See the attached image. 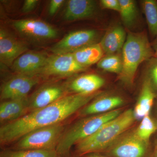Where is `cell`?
Instances as JSON below:
<instances>
[{
	"label": "cell",
	"mask_w": 157,
	"mask_h": 157,
	"mask_svg": "<svg viewBox=\"0 0 157 157\" xmlns=\"http://www.w3.org/2000/svg\"><path fill=\"white\" fill-rule=\"evenodd\" d=\"M76 62L87 68L91 65L98 63L103 57L104 52L100 43L88 45L71 53Z\"/></svg>",
	"instance_id": "ffe728a7"
},
{
	"label": "cell",
	"mask_w": 157,
	"mask_h": 157,
	"mask_svg": "<svg viewBox=\"0 0 157 157\" xmlns=\"http://www.w3.org/2000/svg\"><path fill=\"white\" fill-rule=\"evenodd\" d=\"M156 115L157 116V104L156 105Z\"/></svg>",
	"instance_id": "d6a6232c"
},
{
	"label": "cell",
	"mask_w": 157,
	"mask_h": 157,
	"mask_svg": "<svg viewBox=\"0 0 157 157\" xmlns=\"http://www.w3.org/2000/svg\"><path fill=\"white\" fill-rule=\"evenodd\" d=\"M64 2V0H52L48 9V13L50 15H54Z\"/></svg>",
	"instance_id": "83f0119b"
},
{
	"label": "cell",
	"mask_w": 157,
	"mask_h": 157,
	"mask_svg": "<svg viewBox=\"0 0 157 157\" xmlns=\"http://www.w3.org/2000/svg\"><path fill=\"white\" fill-rule=\"evenodd\" d=\"M48 56L43 52H26L14 61L11 68L19 75L38 76Z\"/></svg>",
	"instance_id": "7c38bea8"
},
{
	"label": "cell",
	"mask_w": 157,
	"mask_h": 157,
	"mask_svg": "<svg viewBox=\"0 0 157 157\" xmlns=\"http://www.w3.org/2000/svg\"><path fill=\"white\" fill-rule=\"evenodd\" d=\"M88 95L71 94L43 108L31 111L17 120L2 125L0 128L1 145L12 144L29 132L61 123L101 94Z\"/></svg>",
	"instance_id": "6da1fadb"
},
{
	"label": "cell",
	"mask_w": 157,
	"mask_h": 157,
	"mask_svg": "<svg viewBox=\"0 0 157 157\" xmlns=\"http://www.w3.org/2000/svg\"><path fill=\"white\" fill-rule=\"evenodd\" d=\"M123 68L118 78L125 85L131 87L139 65L155 56L151 43L146 33L129 32L121 52Z\"/></svg>",
	"instance_id": "3957f363"
},
{
	"label": "cell",
	"mask_w": 157,
	"mask_h": 157,
	"mask_svg": "<svg viewBox=\"0 0 157 157\" xmlns=\"http://www.w3.org/2000/svg\"><path fill=\"white\" fill-rule=\"evenodd\" d=\"M96 2L92 0H70L67 3L64 19L74 21L92 16L95 12Z\"/></svg>",
	"instance_id": "ac0fdd59"
},
{
	"label": "cell",
	"mask_w": 157,
	"mask_h": 157,
	"mask_svg": "<svg viewBox=\"0 0 157 157\" xmlns=\"http://www.w3.org/2000/svg\"><path fill=\"white\" fill-rule=\"evenodd\" d=\"M14 28L22 35L37 40H49L57 37L58 32L47 23L33 19L15 21L13 22Z\"/></svg>",
	"instance_id": "8fae6325"
},
{
	"label": "cell",
	"mask_w": 157,
	"mask_h": 157,
	"mask_svg": "<svg viewBox=\"0 0 157 157\" xmlns=\"http://www.w3.org/2000/svg\"><path fill=\"white\" fill-rule=\"evenodd\" d=\"M0 157H60L56 150H14L10 148L3 149Z\"/></svg>",
	"instance_id": "7402d4cb"
},
{
	"label": "cell",
	"mask_w": 157,
	"mask_h": 157,
	"mask_svg": "<svg viewBox=\"0 0 157 157\" xmlns=\"http://www.w3.org/2000/svg\"><path fill=\"white\" fill-rule=\"evenodd\" d=\"M65 130L62 123L36 129L15 141L10 148L14 150H56Z\"/></svg>",
	"instance_id": "5b68a950"
},
{
	"label": "cell",
	"mask_w": 157,
	"mask_h": 157,
	"mask_svg": "<svg viewBox=\"0 0 157 157\" xmlns=\"http://www.w3.org/2000/svg\"><path fill=\"white\" fill-rule=\"evenodd\" d=\"M99 34L94 29H82L71 32L50 48L53 54L72 53L82 48L98 43Z\"/></svg>",
	"instance_id": "52a82bcc"
},
{
	"label": "cell",
	"mask_w": 157,
	"mask_h": 157,
	"mask_svg": "<svg viewBox=\"0 0 157 157\" xmlns=\"http://www.w3.org/2000/svg\"><path fill=\"white\" fill-rule=\"evenodd\" d=\"M105 82L104 78L99 75L86 74L76 77L67 83L70 94L88 95L99 91Z\"/></svg>",
	"instance_id": "9a60e30c"
},
{
	"label": "cell",
	"mask_w": 157,
	"mask_h": 157,
	"mask_svg": "<svg viewBox=\"0 0 157 157\" xmlns=\"http://www.w3.org/2000/svg\"><path fill=\"white\" fill-rule=\"evenodd\" d=\"M141 5L148 26L150 34L154 39L157 36V1L144 0Z\"/></svg>",
	"instance_id": "603a6c76"
},
{
	"label": "cell",
	"mask_w": 157,
	"mask_h": 157,
	"mask_svg": "<svg viewBox=\"0 0 157 157\" xmlns=\"http://www.w3.org/2000/svg\"><path fill=\"white\" fill-rule=\"evenodd\" d=\"M133 130L138 138L147 143H149L151 135L157 129L155 121L149 115L144 117L140 121L138 126Z\"/></svg>",
	"instance_id": "d4e9b609"
},
{
	"label": "cell",
	"mask_w": 157,
	"mask_h": 157,
	"mask_svg": "<svg viewBox=\"0 0 157 157\" xmlns=\"http://www.w3.org/2000/svg\"><path fill=\"white\" fill-rule=\"evenodd\" d=\"M101 6L104 9L113 10L119 12L121 6L119 0H101Z\"/></svg>",
	"instance_id": "4316f807"
},
{
	"label": "cell",
	"mask_w": 157,
	"mask_h": 157,
	"mask_svg": "<svg viewBox=\"0 0 157 157\" xmlns=\"http://www.w3.org/2000/svg\"><path fill=\"white\" fill-rule=\"evenodd\" d=\"M97 67L104 71L116 73L119 75L121 72L123 68L121 55L117 53L106 55L98 62Z\"/></svg>",
	"instance_id": "cb8c5ba5"
},
{
	"label": "cell",
	"mask_w": 157,
	"mask_h": 157,
	"mask_svg": "<svg viewBox=\"0 0 157 157\" xmlns=\"http://www.w3.org/2000/svg\"><path fill=\"white\" fill-rule=\"evenodd\" d=\"M153 89L157 95V57L155 56L147 61L146 76Z\"/></svg>",
	"instance_id": "484cf974"
},
{
	"label": "cell",
	"mask_w": 157,
	"mask_h": 157,
	"mask_svg": "<svg viewBox=\"0 0 157 157\" xmlns=\"http://www.w3.org/2000/svg\"><path fill=\"white\" fill-rule=\"evenodd\" d=\"M149 157H157V139L155 143L153 151L151 153H150Z\"/></svg>",
	"instance_id": "1f68e13d"
},
{
	"label": "cell",
	"mask_w": 157,
	"mask_h": 157,
	"mask_svg": "<svg viewBox=\"0 0 157 157\" xmlns=\"http://www.w3.org/2000/svg\"><path fill=\"white\" fill-rule=\"evenodd\" d=\"M29 112V97L3 101L0 105L2 125L18 119Z\"/></svg>",
	"instance_id": "2e32d148"
},
{
	"label": "cell",
	"mask_w": 157,
	"mask_h": 157,
	"mask_svg": "<svg viewBox=\"0 0 157 157\" xmlns=\"http://www.w3.org/2000/svg\"><path fill=\"white\" fill-rule=\"evenodd\" d=\"M102 153L110 157H149V143L138 138L134 130H129Z\"/></svg>",
	"instance_id": "8992f818"
},
{
	"label": "cell",
	"mask_w": 157,
	"mask_h": 157,
	"mask_svg": "<svg viewBox=\"0 0 157 157\" xmlns=\"http://www.w3.org/2000/svg\"><path fill=\"white\" fill-rule=\"evenodd\" d=\"M155 121L157 129V120Z\"/></svg>",
	"instance_id": "836d02e7"
},
{
	"label": "cell",
	"mask_w": 157,
	"mask_h": 157,
	"mask_svg": "<svg viewBox=\"0 0 157 157\" xmlns=\"http://www.w3.org/2000/svg\"><path fill=\"white\" fill-rule=\"evenodd\" d=\"M125 30L119 25L110 27L101 39L100 45L106 55L119 53L127 39Z\"/></svg>",
	"instance_id": "e0dca14e"
},
{
	"label": "cell",
	"mask_w": 157,
	"mask_h": 157,
	"mask_svg": "<svg viewBox=\"0 0 157 157\" xmlns=\"http://www.w3.org/2000/svg\"><path fill=\"white\" fill-rule=\"evenodd\" d=\"M122 112L121 108H119L106 113L80 118L65 129L57 146V152L60 157H70V150L74 145L94 135L105 124Z\"/></svg>",
	"instance_id": "277c9868"
},
{
	"label": "cell",
	"mask_w": 157,
	"mask_h": 157,
	"mask_svg": "<svg viewBox=\"0 0 157 157\" xmlns=\"http://www.w3.org/2000/svg\"><path fill=\"white\" fill-rule=\"evenodd\" d=\"M38 2L39 1L37 0H26L21 9L22 12L27 13L33 11L36 7Z\"/></svg>",
	"instance_id": "f1b7e54d"
},
{
	"label": "cell",
	"mask_w": 157,
	"mask_h": 157,
	"mask_svg": "<svg viewBox=\"0 0 157 157\" xmlns=\"http://www.w3.org/2000/svg\"><path fill=\"white\" fill-rule=\"evenodd\" d=\"M39 76L17 74L7 80L1 86L2 101L28 98L29 93L39 82Z\"/></svg>",
	"instance_id": "30bf717a"
},
{
	"label": "cell",
	"mask_w": 157,
	"mask_h": 157,
	"mask_svg": "<svg viewBox=\"0 0 157 157\" xmlns=\"http://www.w3.org/2000/svg\"><path fill=\"white\" fill-rule=\"evenodd\" d=\"M124 104L123 98L113 94L101 93L77 113L80 117L102 114L119 109Z\"/></svg>",
	"instance_id": "4fadbf2b"
},
{
	"label": "cell",
	"mask_w": 157,
	"mask_h": 157,
	"mask_svg": "<svg viewBox=\"0 0 157 157\" xmlns=\"http://www.w3.org/2000/svg\"><path fill=\"white\" fill-rule=\"evenodd\" d=\"M78 157L75 156V157Z\"/></svg>",
	"instance_id": "e575fe53"
},
{
	"label": "cell",
	"mask_w": 157,
	"mask_h": 157,
	"mask_svg": "<svg viewBox=\"0 0 157 157\" xmlns=\"http://www.w3.org/2000/svg\"><path fill=\"white\" fill-rule=\"evenodd\" d=\"M133 110L128 109L105 124L95 133L75 145L76 157L93 153L104 152L135 123Z\"/></svg>",
	"instance_id": "7a4b0ae2"
},
{
	"label": "cell",
	"mask_w": 157,
	"mask_h": 157,
	"mask_svg": "<svg viewBox=\"0 0 157 157\" xmlns=\"http://www.w3.org/2000/svg\"><path fill=\"white\" fill-rule=\"evenodd\" d=\"M80 157H110L108 156L107 155H104L103 153H93L88 154L84 155Z\"/></svg>",
	"instance_id": "f546056e"
},
{
	"label": "cell",
	"mask_w": 157,
	"mask_h": 157,
	"mask_svg": "<svg viewBox=\"0 0 157 157\" xmlns=\"http://www.w3.org/2000/svg\"><path fill=\"white\" fill-rule=\"evenodd\" d=\"M121 9L119 13L125 27L131 28L137 21L138 12L137 6L133 0H119Z\"/></svg>",
	"instance_id": "44dd1931"
},
{
	"label": "cell",
	"mask_w": 157,
	"mask_h": 157,
	"mask_svg": "<svg viewBox=\"0 0 157 157\" xmlns=\"http://www.w3.org/2000/svg\"><path fill=\"white\" fill-rule=\"evenodd\" d=\"M151 45L154 52L155 56L157 57V36L154 39Z\"/></svg>",
	"instance_id": "4dcf8cb0"
},
{
	"label": "cell",
	"mask_w": 157,
	"mask_h": 157,
	"mask_svg": "<svg viewBox=\"0 0 157 157\" xmlns=\"http://www.w3.org/2000/svg\"><path fill=\"white\" fill-rule=\"evenodd\" d=\"M28 49L27 45L15 39L5 30H0V61L11 67L14 61Z\"/></svg>",
	"instance_id": "5bb4252c"
},
{
	"label": "cell",
	"mask_w": 157,
	"mask_h": 157,
	"mask_svg": "<svg viewBox=\"0 0 157 157\" xmlns=\"http://www.w3.org/2000/svg\"><path fill=\"white\" fill-rule=\"evenodd\" d=\"M156 96L149 80L145 76L138 100L133 109L136 120L141 121L144 117L149 115Z\"/></svg>",
	"instance_id": "d6986e66"
},
{
	"label": "cell",
	"mask_w": 157,
	"mask_h": 157,
	"mask_svg": "<svg viewBox=\"0 0 157 157\" xmlns=\"http://www.w3.org/2000/svg\"><path fill=\"white\" fill-rule=\"evenodd\" d=\"M86 69L76 62L71 53L53 54L48 56L38 76H68L85 71Z\"/></svg>",
	"instance_id": "ba28073f"
},
{
	"label": "cell",
	"mask_w": 157,
	"mask_h": 157,
	"mask_svg": "<svg viewBox=\"0 0 157 157\" xmlns=\"http://www.w3.org/2000/svg\"><path fill=\"white\" fill-rule=\"evenodd\" d=\"M70 94L67 82L43 84L29 97V112L48 106Z\"/></svg>",
	"instance_id": "9c48e42d"
}]
</instances>
